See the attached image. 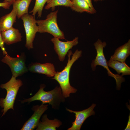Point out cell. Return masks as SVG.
<instances>
[{
    "label": "cell",
    "mask_w": 130,
    "mask_h": 130,
    "mask_svg": "<svg viewBox=\"0 0 130 130\" xmlns=\"http://www.w3.org/2000/svg\"><path fill=\"white\" fill-rule=\"evenodd\" d=\"M72 6V1L71 0H51L45 6V8L46 10H48L51 8L54 9L55 7L58 6L71 7Z\"/></svg>",
    "instance_id": "20"
},
{
    "label": "cell",
    "mask_w": 130,
    "mask_h": 130,
    "mask_svg": "<svg viewBox=\"0 0 130 130\" xmlns=\"http://www.w3.org/2000/svg\"><path fill=\"white\" fill-rule=\"evenodd\" d=\"M32 0H17L14 1L12 5L16 9L17 11V17L20 18L23 15L28 13L29 6Z\"/></svg>",
    "instance_id": "18"
},
{
    "label": "cell",
    "mask_w": 130,
    "mask_h": 130,
    "mask_svg": "<svg viewBox=\"0 0 130 130\" xmlns=\"http://www.w3.org/2000/svg\"><path fill=\"white\" fill-rule=\"evenodd\" d=\"M11 5L8 2H0V7H2L5 9H9Z\"/></svg>",
    "instance_id": "22"
},
{
    "label": "cell",
    "mask_w": 130,
    "mask_h": 130,
    "mask_svg": "<svg viewBox=\"0 0 130 130\" xmlns=\"http://www.w3.org/2000/svg\"><path fill=\"white\" fill-rule=\"evenodd\" d=\"M24 54L16 57H12L7 54L4 55L1 61L8 65L12 76L17 78L28 71V68L26 66Z\"/></svg>",
    "instance_id": "7"
},
{
    "label": "cell",
    "mask_w": 130,
    "mask_h": 130,
    "mask_svg": "<svg viewBox=\"0 0 130 130\" xmlns=\"http://www.w3.org/2000/svg\"><path fill=\"white\" fill-rule=\"evenodd\" d=\"M96 105L95 104H93L87 109L80 111H74L66 108L67 110L70 112L74 113L75 116V120L72 123V126L67 130H80L85 120L89 116L95 115V112L93 110Z\"/></svg>",
    "instance_id": "9"
},
{
    "label": "cell",
    "mask_w": 130,
    "mask_h": 130,
    "mask_svg": "<svg viewBox=\"0 0 130 130\" xmlns=\"http://www.w3.org/2000/svg\"><path fill=\"white\" fill-rule=\"evenodd\" d=\"M4 43L1 36V32L0 30V47L2 51L3 54L5 55V54H7V53L4 47Z\"/></svg>",
    "instance_id": "21"
},
{
    "label": "cell",
    "mask_w": 130,
    "mask_h": 130,
    "mask_svg": "<svg viewBox=\"0 0 130 130\" xmlns=\"http://www.w3.org/2000/svg\"><path fill=\"white\" fill-rule=\"evenodd\" d=\"M16 78L12 76L8 81L0 85L1 88L5 89L7 91L5 98H1L0 100V106L3 108L2 117L9 109L14 110V104L17 93L20 88L23 84L21 80L16 79Z\"/></svg>",
    "instance_id": "3"
},
{
    "label": "cell",
    "mask_w": 130,
    "mask_h": 130,
    "mask_svg": "<svg viewBox=\"0 0 130 130\" xmlns=\"http://www.w3.org/2000/svg\"><path fill=\"white\" fill-rule=\"evenodd\" d=\"M20 18L22 20L26 35V47L28 50L33 48V42L38 27L35 18L28 13L23 15Z\"/></svg>",
    "instance_id": "6"
},
{
    "label": "cell",
    "mask_w": 130,
    "mask_h": 130,
    "mask_svg": "<svg viewBox=\"0 0 130 130\" xmlns=\"http://www.w3.org/2000/svg\"><path fill=\"white\" fill-rule=\"evenodd\" d=\"M28 69L32 72L44 74L49 77H54L56 72L54 65L50 63H32L29 65Z\"/></svg>",
    "instance_id": "11"
},
{
    "label": "cell",
    "mask_w": 130,
    "mask_h": 130,
    "mask_svg": "<svg viewBox=\"0 0 130 130\" xmlns=\"http://www.w3.org/2000/svg\"><path fill=\"white\" fill-rule=\"evenodd\" d=\"M47 104H42L33 106L32 110L34 113L25 123L21 130H32L36 128L41 116L48 109Z\"/></svg>",
    "instance_id": "10"
},
{
    "label": "cell",
    "mask_w": 130,
    "mask_h": 130,
    "mask_svg": "<svg viewBox=\"0 0 130 130\" xmlns=\"http://www.w3.org/2000/svg\"><path fill=\"white\" fill-rule=\"evenodd\" d=\"M78 38L75 37L72 40L62 41L58 38L54 37L51 39V41L54 45V48L58 55L59 60L63 62L64 60L65 56L70 49L78 43Z\"/></svg>",
    "instance_id": "8"
},
{
    "label": "cell",
    "mask_w": 130,
    "mask_h": 130,
    "mask_svg": "<svg viewBox=\"0 0 130 130\" xmlns=\"http://www.w3.org/2000/svg\"><path fill=\"white\" fill-rule=\"evenodd\" d=\"M93 0L94 1H95V2H97V1H104V0Z\"/></svg>",
    "instance_id": "26"
},
{
    "label": "cell",
    "mask_w": 130,
    "mask_h": 130,
    "mask_svg": "<svg viewBox=\"0 0 130 130\" xmlns=\"http://www.w3.org/2000/svg\"><path fill=\"white\" fill-rule=\"evenodd\" d=\"M61 121L59 120L55 119L54 120H50L48 118L47 115L45 114L42 117L41 121L39 120L37 126V130H56L62 125Z\"/></svg>",
    "instance_id": "15"
},
{
    "label": "cell",
    "mask_w": 130,
    "mask_h": 130,
    "mask_svg": "<svg viewBox=\"0 0 130 130\" xmlns=\"http://www.w3.org/2000/svg\"><path fill=\"white\" fill-rule=\"evenodd\" d=\"M51 0H35L34 6L32 10L30 13H32V15L35 18L36 13L38 17H41L43 7L45 4H48Z\"/></svg>",
    "instance_id": "19"
},
{
    "label": "cell",
    "mask_w": 130,
    "mask_h": 130,
    "mask_svg": "<svg viewBox=\"0 0 130 130\" xmlns=\"http://www.w3.org/2000/svg\"><path fill=\"white\" fill-rule=\"evenodd\" d=\"M130 114L129 117V119L128 122L127 123V126L126 128L124 129L125 130H130Z\"/></svg>",
    "instance_id": "24"
},
{
    "label": "cell",
    "mask_w": 130,
    "mask_h": 130,
    "mask_svg": "<svg viewBox=\"0 0 130 130\" xmlns=\"http://www.w3.org/2000/svg\"><path fill=\"white\" fill-rule=\"evenodd\" d=\"M73 0H71V1H72Z\"/></svg>",
    "instance_id": "27"
},
{
    "label": "cell",
    "mask_w": 130,
    "mask_h": 130,
    "mask_svg": "<svg viewBox=\"0 0 130 130\" xmlns=\"http://www.w3.org/2000/svg\"><path fill=\"white\" fill-rule=\"evenodd\" d=\"M130 55V39L117 48L114 54L110 57L109 61L117 60L124 62Z\"/></svg>",
    "instance_id": "13"
},
{
    "label": "cell",
    "mask_w": 130,
    "mask_h": 130,
    "mask_svg": "<svg viewBox=\"0 0 130 130\" xmlns=\"http://www.w3.org/2000/svg\"><path fill=\"white\" fill-rule=\"evenodd\" d=\"M81 50L77 49L73 53L72 51L68 52V60L66 66L61 71H57L52 79L56 80L59 84L63 94L65 98L69 97L71 93H76L77 90L72 86L70 84L69 77L72 67L77 60L81 57Z\"/></svg>",
    "instance_id": "1"
},
{
    "label": "cell",
    "mask_w": 130,
    "mask_h": 130,
    "mask_svg": "<svg viewBox=\"0 0 130 130\" xmlns=\"http://www.w3.org/2000/svg\"><path fill=\"white\" fill-rule=\"evenodd\" d=\"M45 87V85H41L39 90L34 96L28 98L24 99L21 101V102L30 103L34 101H40L42 104L48 103L52 105V108L58 109L60 103L65 101V97L60 87L57 86L53 90L47 91L44 90Z\"/></svg>",
    "instance_id": "2"
},
{
    "label": "cell",
    "mask_w": 130,
    "mask_h": 130,
    "mask_svg": "<svg viewBox=\"0 0 130 130\" xmlns=\"http://www.w3.org/2000/svg\"><path fill=\"white\" fill-rule=\"evenodd\" d=\"M72 1V6L71 8L73 11L80 13L86 12L91 14L96 12V10L92 9L84 0H73Z\"/></svg>",
    "instance_id": "16"
},
{
    "label": "cell",
    "mask_w": 130,
    "mask_h": 130,
    "mask_svg": "<svg viewBox=\"0 0 130 130\" xmlns=\"http://www.w3.org/2000/svg\"><path fill=\"white\" fill-rule=\"evenodd\" d=\"M17 0H4L3 2H8L11 5H12L13 3L15 1Z\"/></svg>",
    "instance_id": "25"
},
{
    "label": "cell",
    "mask_w": 130,
    "mask_h": 130,
    "mask_svg": "<svg viewBox=\"0 0 130 130\" xmlns=\"http://www.w3.org/2000/svg\"><path fill=\"white\" fill-rule=\"evenodd\" d=\"M4 43L7 45L14 44L21 41L22 36L19 30L13 27L1 32Z\"/></svg>",
    "instance_id": "12"
},
{
    "label": "cell",
    "mask_w": 130,
    "mask_h": 130,
    "mask_svg": "<svg viewBox=\"0 0 130 130\" xmlns=\"http://www.w3.org/2000/svg\"><path fill=\"white\" fill-rule=\"evenodd\" d=\"M108 67L114 69L121 76L130 75V67L126 63L117 60L107 61Z\"/></svg>",
    "instance_id": "17"
},
{
    "label": "cell",
    "mask_w": 130,
    "mask_h": 130,
    "mask_svg": "<svg viewBox=\"0 0 130 130\" xmlns=\"http://www.w3.org/2000/svg\"><path fill=\"white\" fill-rule=\"evenodd\" d=\"M106 45L107 43L105 42H102L99 39L94 43V46L96 50L97 54L95 58L92 61L91 64V67L92 70L95 71L97 66L99 65L102 66L107 70L108 75L115 79L116 82L117 86L119 87L121 83L124 81V79L121 75L114 74L109 69L103 52V49Z\"/></svg>",
    "instance_id": "5"
},
{
    "label": "cell",
    "mask_w": 130,
    "mask_h": 130,
    "mask_svg": "<svg viewBox=\"0 0 130 130\" xmlns=\"http://www.w3.org/2000/svg\"><path fill=\"white\" fill-rule=\"evenodd\" d=\"M89 5L91 8L92 9L96 10L94 8L92 3V0H84Z\"/></svg>",
    "instance_id": "23"
},
{
    "label": "cell",
    "mask_w": 130,
    "mask_h": 130,
    "mask_svg": "<svg viewBox=\"0 0 130 130\" xmlns=\"http://www.w3.org/2000/svg\"><path fill=\"white\" fill-rule=\"evenodd\" d=\"M17 14L16 9L13 6L12 9L10 13L0 18V30L1 32L13 27V24L16 22Z\"/></svg>",
    "instance_id": "14"
},
{
    "label": "cell",
    "mask_w": 130,
    "mask_h": 130,
    "mask_svg": "<svg viewBox=\"0 0 130 130\" xmlns=\"http://www.w3.org/2000/svg\"><path fill=\"white\" fill-rule=\"evenodd\" d=\"M58 12V10L51 12L47 15L45 19L36 20L38 32L48 33L54 37L60 39H65L64 33L60 29L57 24Z\"/></svg>",
    "instance_id": "4"
}]
</instances>
